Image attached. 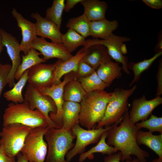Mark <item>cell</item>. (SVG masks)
<instances>
[{
  "label": "cell",
  "mask_w": 162,
  "mask_h": 162,
  "mask_svg": "<svg viewBox=\"0 0 162 162\" xmlns=\"http://www.w3.org/2000/svg\"><path fill=\"white\" fill-rule=\"evenodd\" d=\"M11 14L16 20L18 26L21 30L22 40L20 49L26 55L32 48V41L37 36L35 24L24 18L15 8L12 9Z\"/></svg>",
  "instance_id": "cell-16"
},
{
  "label": "cell",
  "mask_w": 162,
  "mask_h": 162,
  "mask_svg": "<svg viewBox=\"0 0 162 162\" xmlns=\"http://www.w3.org/2000/svg\"><path fill=\"white\" fill-rule=\"evenodd\" d=\"M112 93L104 90L86 93L80 104L79 124L90 130L101 121Z\"/></svg>",
  "instance_id": "cell-2"
},
{
  "label": "cell",
  "mask_w": 162,
  "mask_h": 162,
  "mask_svg": "<svg viewBox=\"0 0 162 162\" xmlns=\"http://www.w3.org/2000/svg\"><path fill=\"white\" fill-rule=\"evenodd\" d=\"M80 109V103L64 101L62 107V128L70 130L75 124H79Z\"/></svg>",
  "instance_id": "cell-23"
},
{
  "label": "cell",
  "mask_w": 162,
  "mask_h": 162,
  "mask_svg": "<svg viewBox=\"0 0 162 162\" xmlns=\"http://www.w3.org/2000/svg\"><path fill=\"white\" fill-rule=\"evenodd\" d=\"M90 26V36L94 38L105 40L117 28L118 23L116 20H109L106 18L91 21Z\"/></svg>",
  "instance_id": "cell-20"
},
{
  "label": "cell",
  "mask_w": 162,
  "mask_h": 162,
  "mask_svg": "<svg viewBox=\"0 0 162 162\" xmlns=\"http://www.w3.org/2000/svg\"><path fill=\"white\" fill-rule=\"evenodd\" d=\"M47 128H31L26 136L20 152L29 162H44L47 144L44 136Z\"/></svg>",
  "instance_id": "cell-7"
},
{
  "label": "cell",
  "mask_w": 162,
  "mask_h": 162,
  "mask_svg": "<svg viewBox=\"0 0 162 162\" xmlns=\"http://www.w3.org/2000/svg\"><path fill=\"white\" fill-rule=\"evenodd\" d=\"M80 3L84 8V14L91 21L106 19L105 14L108 6L104 1L82 0Z\"/></svg>",
  "instance_id": "cell-21"
},
{
  "label": "cell",
  "mask_w": 162,
  "mask_h": 162,
  "mask_svg": "<svg viewBox=\"0 0 162 162\" xmlns=\"http://www.w3.org/2000/svg\"><path fill=\"white\" fill-rule=\"evenodd\" d=\"M4 47V46L2 43V38L0 34V54L3 50ZM1 65L2 64L0 63V67H1Z\"/></svg>",
  "instance_id": "cell-45"
},
{
  "label": "cell",
  "mask_w": 162,
  "mask_h": 162,
  "mask_svg": "<svg viewBox=\"0 0 162 162\" xmlns=\"http://www.w3.org/2000/svg\"><path fill=\"white\" fill-rule=\"evenodd\" d=\"M75 137L71 129L48 127L44 136L47 144L45 162H68L65 157Z\"/></svg>",
  "instance_id": "cell-4"
},
{
  "label": "cell",
  "mask_w": 162,
  "mask_h": 162,
  "mask_svg": "<svg viewBox=\"0 0 162 162\" xmlns=\"http://www.w3.org/2000/svg\"><path fill=\"white\" fill-rule=\"evenodd\" d=\"M64 76L63 80L60 83L52 85L39 91L42 94L48 96L53 100L56 107L57 112L56 114L50 113L49 116L51 120L61 128L62 126V107L64 102L63 98L64 87L68 82L76 79L74 72H70Z\"/></svg>",
  "instance_id": "cell-11"
},
{
  "label": "cell",
  "mask_w": 162,
  "mask_h": 162,
  "mask_svg": "<svg viewBox=\"0 0 162 162\" xmlns=\"http://www.w3.org/2000/svg\"><path fill=\"white\" fill-rule=\"evenodd\" d=\"M137 88L134 85L129 89L117 88L112 92V95L107 104L104 116L97 123L96 129L110 126L116 123H120L126 112L128 111V100Z\"/></svg>",
  "instance_id": "cell-5"
},
{
  "label": "cell",
  "mask_w": 162,
  "mask_h": 162,
  "mask_svg": "<svg viewBox=\"0 0 162 162\" xmlns=\"http://www.w3.org/2000/svg\"><path fill=\"white\" fill-rule=\"evenodd\" d=\"M140 130L142 128H146L153 133L158 132L162 134V117L151 114L149 118L138 122L135 124Z\"/></svg>",
  "instance_id": "cell-34"
},
{
  "label": "cell",
  "mask_w": 162,
  "mask_h": 162,
  "mask_svg": "<svg viewBox=\"0 0 162 162\" xmlns=\"http://www.w3.org/2000/svg\"><path fill=\"white\" fill-rule=\"evenodd\" d=\"M11 68L8 64H2L0 67V97L3 89L8 84V77Z\"/></svg>",
  "instance_id": "cell-36"
},
{
  "label": "cell",
  "mask_w": 162,
  "mask_h": 162,
  "mask_svg": "<svg viewBox=\"0 0 162 162\" xmlns=\"http://www.w3.org/2000/svg\"><path fill=\"white\" fill-rule=\"evenodd\" d=\"M29 69L25 72L11 89L4 93L3 96L7 100L15 103H21L25 101L22 93L28 81V73Z\"/></svg>",
  "instance_id": "cell-28"
},
{
  "label": "cell",
  "mask_w": 162,
  "mask_h": 162,
  "mask_svg": "<svg viewBox=\"0 0 162 162\" xmlns=\"http://www.w3.org/2000/svg\"><path fill=\"white\" fill-rule=\"evenodd\" d=\"M111 125L105 128L86 130L83 128L79 123L74 125L71 130L76 137V141L73 148L67 153L66 160L69 162L77 154L81 153L85 148L90 144L98 143L103 134L107 131Z\"/></svg>",
  "instance_id": "cell-8"
},
{
  "label": "cell",
  "mask_w": 162,
  "mask_h": 162,
  "mask_svg": "<svg viewBox=\"0 0 162 162\" xmlns=\"http://www.w3.org/2000/svg\"><path fill=\"white\" fill-rule=\"evenodd\" d=\"M91 22L83 14L78 16L70 19L66 27L74 30L85 38L90 35Z\"/></svg>",
  "instance_id": "cell-29"
},
{
  "label": "cell",
  "mask_w": 162,
  "mask_h": 162,
  "mask_svg": "<svg viewBox=\"0 0 162 162\" xmlns=\"http://www.w3.org/2000/svg\"><path fill=\"white\" fill-rule=\"evenodd\" d=\"M55 64L42 63L30 68L28 73V84L40 91L53 85Z\"/></svg>",
  "instance_id": "cell-12"
},
{
  "label": "cell",
  "mask_w": 162,
  "mask_h": 162,
  "mask_svg": "<svg viewBox=\"0 0 162 162\" xmlns=\"http://www.w3.org/2000/svg\"><path fill=\"white\" fill-rule=\"evenodd\" d=\"M95 71V70L82 59L79 62L77 70L75 73L76 78L77 80L80 78L88 76Z\"/></svg>",
  "instance_id": "cell-35"
},
{
  "label": "cell",
  "mask_w": 162,
  "mask_h": 162,
  "mask_svg": "<svg viewBox=\"0 0 162 162\" xmlns=\"http://www.w3.org/2000/svg\"><path fill=\"white\" fill-rule=\"evenodd\" d=\"M120 124L119 125L117 123L113 124L107 131V144L121 152V161L131 160V155H133L136 157L139 162H146V158L149 154L142 149L137 143L136 135L139 129L130 121L128 110Z\"/></svg>",
  "instance_id": "cell-1"
},
{
  "label": "cell",
  "mask_w": 162,
  "mask_h": 162,
  "mask_svg": "<svg viewBox=\"0 0 162 162\" xmlns=\"http://www.w3.org/2000/svg\"><path fill=\"white\" fill-rule=\"evenodd\" d=\"M158 83L156 90V96H161L162 94V58H161L159 62L158 68L156 74Z\"/></svg>",
  "instance_id": "cell-37"
},
{
  "label": "cell",
  "mask_w": 162,
  "mask_h": 162,
  "mask_svg": "<svg viewBox=\"0 0 162 162\" xmlns=\"http://www.w3.org/2000/svg\"><path fill=\"white\" fill-rule=\"evenodd\" d=\"M149 162H162V158L158 157Z\"/></svg>",
  "instance_id": "cell-46"
},
{
  "label": "cell",
  "mask_w": 162,
  "mask_h": 162,
  "mask_svg": "<svg viewBox=\"0 0 162 162\" xmlns=\"http://www.w3.org/2000/svg\"><path fill=\"white\" fill-rule=\"evenodd\" d=\"M130 40L128 37L118 36L112 33L105 40L94 38L86 40L84 46L88 48L97 44L103 45L107 48L111 58L118 64H121L123 72L129 74L130 73L128 67V58L123 55L121 48L123 44L129 41Z\"/></svg>",
  "instance_id": "cell-9"
},
{
  "label": "cell",
  "mask_w": 162,
  "mask_h": 162,
  "mask_svg": "<svg viewBox=\"0 0 162 162\" xmlns=\"http://www.w3.org/2000/svg\"><path fill=\"white\" fill-rule=\"evenodd\" d=\"M162 103L161 96H156L150 100H147L145 95L134 99L132 102L131 108L129 112L131 122L135 124L140 121L146 120L152 111Z\"/></svg>",
  "instance_id": "cell-15"
},
{
  "label": "cell",
  "mask_w": 162,
  "mask_h": 162,
  "mask_svg": "<svg viewBox=\"0 0 162 162\" xmlns=\"http://www.w3.org/2000/svg\"><path fill=\"white\" fill-rule=\"evenodd\" d=\"M86 94L80 82L75 79L65 85L64 88L63 98L64 101L79 103Z\"/></svg>",
  "instance_id": "cell-26"
},
{
  "label": "cell",
  "mask_w": 162,
  "mask_h": 162,
  "mask_svg": "<svg viewBox=\"0 0 162 162\" xmlns=\"http://www.w3.org/2000/svg\"><path fill=\"white\" fill-rule=\"evenodd\" d=\"M31 128L16 123L3 127L0 132V146L3 147L7 155L15 157L20 152L26 137Z\"/></svg>",
  "instance_id": "cell-6"
},
{
  "label": "cell",
  "mask_w": 162,
  "mask_h": 162,
  "mask_svg": "<svg viewBox=\"0 0 162 162\" xmlns=\"http://www.w3.org/2000/svg\"><path fill=\"white\" fill-rule=\"evenodd\" d=\"M136 141L139 145H144L154 152L158 156L162 158V134L154 135L148 131L139 130L136 133Z\"/></svg>",
  "instance_id": "cell-22"
},
{
  "label": "cell",
  "mask_w": 162,
  "mask_h": 162,
  "mask_svg": "<svg viewBox=\"0 0 162 162\" xmlns=\"http://www.w3.org/2000/svg\"><path fill=\"white\" fill-rule=\"evenodd\" d=\"M0 34L2 43L6 48L12 64L8 77V84L12 88L15 84L14 76L16 71L22 62L21 50L19 41L13 35L0 28Z\"/></svg>",
  "instance_id": "cell-13"
},
{
  "label": "cell",
  "mask_w": 162,
  "mask_h": 162,
  "mask_svg": "<svg viewBox=\"0 0 162 162\" xmlns=\"http://www.w3.org/2000/svg\"><path fill=\"white\" fill-rule=\"evenodd\" d=\"M62 44L70 53L74 51L78 47L84 46L85 38L74 30L69 28L66 33L62 34Z\"/></svg>",
  "instance_id": "cell-30"
},
{
  "label": "cell",
  "mask_w": 162,
  "mask_h": 162,
  "mask_svg": "<svg viewBox=\"0 0 162 162\" xmlns=\"http://www.w3.org/2000/svg\"><path fill=\"white\" fill-rule=\"evenodd\" d=\"M82 0H67L65 4L64 11L68 12L79 3H80Z\"/></svg>",
  "instance_id": "cell-41"
},
{
  "label": "cell",
  "mask_w": 162,
  "mask_h": 162,
  "mask_svg": "<svg viewBox=\"0 0 162 162\" xmlns=\"http://www.w3.org/2000/svg\"><path fill=\"white\" fill-rule=\"evenodd\" d=\"M122 70L118 63L110 60L102 63L96 71L104 82L110 85L115 79L122 76Z\"/></svg>",
  "instance_id": "cell-24"
},
{
  "label": "cell",
  "mask_w": 162,
  "mask_h": 162,
  "mask_svg": "<svg viewBox=\"0 0 162 162\" xmlns=\"http://www.w3.org/2000/svg\"><path fill=\"white\" fill-rule=\"evenodd\" d=\"M40 55H41L40 52L32 48L27 55H22V62L15 74V79L19 80L28 69L39 63L46 62V61L39 56Z\"/></svg>",
  "instance_id": "cell-25"
},
{
  "label": "cell",
  "mask_w": 162,
  "mask_h": 162,
  "mask_svg": "<svg viewBox=\"0 0 162 162\" xmlns=\"http://www.w3.org/2000/svg\"><path fill=\"white\" fill-rule=\"evenodd\" d=\"M31 47L39 51L46 61L57 58L65 61L73 56L62 44L49 42L45 38L37 36L32 41Z\"/></svg>",
  "instance_id": "cell-14"
},
{
  "label": "cell",
  "mask_w": 162,
  "mask_h": 162,
  "mask_svg": "<svg viewBox=\"0 0 162 162\" xmlns=\"http://www.w3.org/2000/svg\"><path fill=\"white\" fill-rule=\"evenodd\" d=\"M107 132L104 133L94 146L91 148L87 151L82 153L79 158V161L82 162L87 158L92 159L93 154L95 153H101L103 154L109 155L116 153L118 151L113 147L107 144L106 141V138Z\"/></svg>",
  "instance_id": "cell-27"
},
{
  "label": "cell",
  "mask_w": 162,
  "mask_h": 162,
  "mask_svg": "<svg viewBox=\"0 0 162 162\" xmlns=\"http://www.w3.org/2000/svg\"><path fill=\"white\" fill-rule=\"evenodd\" d=\"M16 156L17 159L16 162H29L20 152Z\"/></svg>",
  "instance_id": "cell-43"
},
{
  "label": "cell",
  "mask_w": 162,
  "mask_h": 162,
  "mask_svg": "<svg viewBox=\"0 0 162 162\" xmlns=\"http://www.w3.org/2000/svg\"><path fill=\"white\" fill-rule=\"evenodd\" d=\"M25 101H27L31 110L37 109L42 112L47 121L48 127L61 128L50 118L51 112L56 114L57 108L52 99L50 96L42 95L39 91L28 84L24 94Z\"/></svg>",
  "instance_id": "cell-10"
},
{
  "label": "cell",
  "mask_w": 162,
  "mask_h": 162,
  "mask_svg": "<svg viewBox=\"0 0 162 162\" xmlns=\"http://www.w3.org/2000/svg\"><path fill=\"white\" fill-rule=\"evenodd\" d=\"M86 49L82 47L76 54L65 61L58 59L55 63L54 78L53 85H57L61 82V79L64 75L71 72L76 73L80 61L86 55Z\"/></svg>",
  "instance_id": "cell-18"
},
{
  "label": "cell",
  "mask_w": 162,
  "mask_h": 162,
  "mask_svg": "<svg viewBox=\"0 0 162 162\" xmlns=\"http://www.w3.org/2000/svg\"><path fill=\"white\" fill-rule=\"evenodd\" d=\"M1 18V13H0V19Z\"/></svg>",
  "instance_id": "cell-47"
},
{
  "label": "cell",
  "mask_w": 162,
  "mask_h": 162,
  "mask_svg": "<svg viewBox=\"0 0 162 162\" xmlns=\"http://www.w3.org/2000/svg\"><path fill=\"white\" fill-rule=\"evenodd\" d=\"M142 2L148 7L155 9H160L162 8L161 0H142Z\"/></svg>",
  "instance_id": "cell-39"
},
{
  "label": "cell",
  "mask_w": 162,
  "mask_h": 162,
  "mask_svg": "<svg viewBox=\"0 0 162 162\" xmlns=\"http://www.w3.org/2000/svg\"><path fill=\"white\" fill-rule=\"evenodd\" d=\"M162 54V52H157L150 58L145 59L137 63L132 61L128 63V69L132 70L134 74L133 80L129 86H131L135 82L138 81L142 73L148 69L153 62Z\"/></svg>",
  "instance_id": "cell-32"
},
{
  "label": "cell",
  "mask_w": 162,
  "mask_h": 162,
  "mask_svg": "<svg viewBox=\"0 0 162 162\" xmlns=\"http://www.w3.org/2000/svg\"><path fill=\"white\" fill-rule=\"evenodd\" d=\"M122 156V154L119 151L117 153H114L108 155L105 157L104 158V162H120ZM122 162H139L138 159L136 158H134L131 160H126L125 162L123 161Z\"/></svg>",
  "instance_id": "cell-38"
},
{
  "label": "cell",
  "mask_w": 162,
  "mask_h": 162,
  "mask_svg": "<svg viewBox=\"0 0 162 162\" xmlns=\"http://www.w3.org/2000/svg\"><path fill=\"white\" fill-rule=\"evenodd\" d=\"M158 41L154 48L156 53L162 52V32L160 30L158 35Z\"/></svg>",
  "instance_id": "cell-42"
},
{
  "label": "cell",
  "mask_w": 162,
  "mask_h": 162,
  "mask_svg": "<svg viewBox=\"0 0 162 162\" xmlns=\"http://www.w3.org/2000/svg\"><path fill=\"white\" fill-rule=\"evenodd\" d=\"M122 52L123 55L126 54L127 52V49L126 48L125 44H123L121 46V48Z\"/></svg>",
  "instance_id": "cell-44"
},
{
  "label": "cell",
  "mask_w": 162,
  "mask_h": 162,
  "mask_svg": "<svg viewBox=\"0 0 162 162\" xmlns=\"http://www.w3.org/2000/svg\"><path fill=\"white\" fill-rule=\"evenodd\" d=\"M77 80L86 93L96 90H104L110 86L100 78L96 71L89 76L80 78Z\"/></svg>",
  "instance_id": "cell-31"
},
{
  "label": "cell",
  "mask_w": 162,
  "mask_h": 162,
  "mask_svg": "<svg viewBox=\"0 0 162 162\" xmlns=\"http://www.w3.org/2000/svg\"><path fill=\"white\" fill-rule=\"evenodd\" d=\"M14 123L20 124L32 128L48 127L43 114L37 109H30L28 103L25 101L21 103H10L5 110L3 116V127Z\"/></svg>",
  "instance_id": "cell-3"
},
{
  "label": "cell",
  "mask_w": 162,
  "mask_h": 162,
  "mask_svg": "<svg viewBox=\"0 0 162 162\" xmlns=\"http://www.w3.org/2000/svg\"><path fill=\"white\" fill-rule=\"evenodd\" d=\"M65 0H54L52 5L46 9L45 18L55 23L60 29L62 15L65 7Z\"/></svg>",
  "instance_id": "cell-33"
},
{
  "label": "cell",
  "mask_w": 162,
  "mask_h": 162,
  "mask_svg": "<svg viewBox=\"0 0 162 162\" xmlns=\"http://www.w3.org/2000/svg\"><path fill=\"white\" fill-rule=\"evenodd\" d=\"M0 162H16L15 157H10L5 152L3 147L0 146Z\"/></svg>",
  "instance_id": "cell-40"
},
{
  "label": "cell",
  "mask_w": 162,
  "mask_h": 162,
  "mask_svg": "<svg viewBox=\"0 0 162 162\" xmlns=\"http://www.w3.org/2000/svg\"><path fill=\"white\" fill-rule=\"evenodd\" d=\"M111 59L107 48L101 44L94 45L87 48L86 55L82 58L96 70L102 63Z\"/></svg>",
  "instance_id": "cell-19"
},
{
  "label": "cell",
  "mask_w": 162,
  "mask_h": 162,
  "mask_svg": "<svg viewBox=\"0 0 162 162\" xmlns=\"http://www.w3.org/2000/svg\"><path fill=\"white\" fill-rule=\"evenodd\" d=\"M31 17L36 20L35 24L37 36L48 38L52 42L62 44V34L55 23L43 17L38 12L32 13Z\"/></svg>",
  "instance_id": "cell-17"
}]
</instances>
